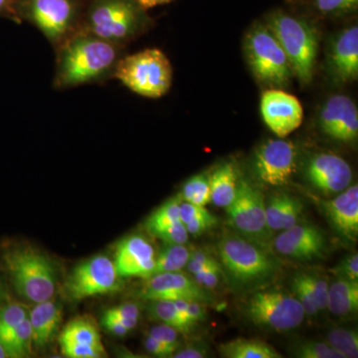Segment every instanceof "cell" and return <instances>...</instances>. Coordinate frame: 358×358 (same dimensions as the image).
<instances>
[{
  "label": "cell",
  "mask_w": 358,
  "mask_h": 358,
  "mask_svg": "<svg viewBox=\"0 0 358 358\" xmlns=\"http://www.w3.org/2000/svg\"><path fill=\"white\" fill-rule=\"evenodd\" d=\"M267 26L281 44L293 74L301 83L312 81L317 62V33L312 24L282 11L268 17Z\"/></svg>",
  "instance_id": "1"
},
{
  "label": "cell",
  "mask_w": 358,
  "mask_h": 358,
  "mask_svg": "<svg viewBox=\"0 0 358 358\" xmlns=\"http://www.w3.org/2000/svg\"><path fill=\"white\" fill-rule=\"evenodd\" d=\"M115 78L124 86L145 98L166 95L173 83V67L159 49L138 52L120 61Z\"/></svg>",
  "instance_id": "2"
},
{
  "label": "cell",
  "mask_w": 358,
  "mask_h": 358,
  "mask_svg": "<svg viewBox=\"0 0 358 358\" xmlns=\"http://www.w3.org/2000/svg\"><path fill=\"white\" fill-rule=\"evenodd\" d=\"M16 291L33 303L50 300L56 291V274L51 261L37 250L22 247L3 255Z\"/></svg>",
  "instance_id": "3"
},
{
  "label": "cell",
  "mask_w": 358,
  "mask_h": 358,
  "mask_svg": "<svg viewBox=\"0 0 358 358\" xmlns=\"http://www.w3.org/2000/svg\"><path fill=\"white\" fill-rule=\"evenodd\" d=\"M115 58L112 42L95 36L74 40L61 57L59 82L65 86L87 83L109 70Z\"/></svg>",
  "instance_id": "4"
},
{
  "label": "cell",
  "mask_w": 358,
  "mask_h": 358,
  "mask_svg": "<svg viewBox=\"0 0 358 358\" xmlns=\"http://www.w3.org/2000/svg\"><path fill=\"white\" fill-rule=\"evenodd\" d=\"M245 52L259 81L271 87H284L289 83L293 71L284 49L268 26L252 27L245 39Z\"/></svg>",
  "instance_id": "5"
},
{
  "label": "cell",
  "mask_w": 358,
  "mask_h": 358,
  "mask_svg": "<svg viewBox=\"0 0 358 358\" xmlns=\"http://www.w3.org/2000/svg\"><path fill=\"white\" fill-rule=\"evenodd\" d=\"M219 254L231 277L242 284L266 279L277 268L272 257L245 237L225 235L219 243Z\"/></svg>",
  "instance_id": "6"
},
{
  "label": "cell",
  "mask_w": 358,
  "mask_h": 358,
  "mask_svg": "<svg viewBox=\"0 0 358 358\" xmlns=\"http://www.w3.org/2000/svg\"><path fill=\"white\" fill-rule=\"evenodd\" d=\"M247 315L257 326L278 331H291L301 326L305 310L296 296L282 292H259L247 306Z\"/></svg>",
  "instance_id": "7"
},
{
  "label": "cell",
  "mask_w": 358,
  "mask_h": 358,
  "mask_svg": "<svg viewBox=\"0 0 358 358\" xmlns=\"http://www.w3.org/2000/svg\"><path fill=\"white\" fill-rule=\"evenodd\" d=\"M141 9L134 0H95L89 13L90 30L105 41L126 39L138 26Z\"/></svg>",
  "instance_id": "8"
},
{
  "label": "cell",
  "mask_w": 358,
  "mask_h": 358,
  "mask_svg": "<svg viewBox=\"0 0 358 358\" xmlns=\"http://www.w3.org/2000/svg\"><path fill=\"white\" fill-rule=\"evenodd\" d=\"M231 225L246 239L256 244H265L270 233L266 217V201L263 193L240 181L236 197L226 207Z\"/></svg>",
  "instance_id": "9"
},
{
  "label": "cell",
  "mask_w": 358,
  "mask_h": 358,
  "mask_svg": "<svg viewBox=\"0 0 358 358\" xmlns=\"http://www.w3.org/2000/svg\"><path fill=\"white\" fill-rule=\"evenodd\" d=\"M119 287V275L109 257L99 255L78 265L65 282L64 292L71 300L115 292Z\"/></svg>",
  "instance_id": "10"
},
{
  "label": "cell",
  "mask_w": 358,
  "mask_h": 358,
  "mask_svg": "<svg viewBox=\"0 0 358 358\" xmlns=\"http://www.w3.org/2000/svg\"><path fill=\"white\" fill-rule=\"evenodd\" d=\"M296 148L292 141L271 140L257 150L254 169L264 185H287L296 171Z\"/></svg>",
  "instance_id": "11"
},
{
  "label": "cell",
  "mask_w": 358,
  "mask_h": 358,
  "mask_svg": "<svg viewBox=\"0 0 358 358\" xmlns=\"http://www.w3.org/2000/svg\"><path fill=\"white\" fill-rule=\"evenodd\" d=\"M261 113L268 128L281 138L296 131L303 117V106L296 96L277 89L264 92Z\"/></svg>",
  "instance_id": "12"
},
{
  "label": "cell",
  "mask_w": 358,
  "mask_h": 358,
  "mask_svg": "<svg viewBox=\"0 0 358 358\" xmlns=\"http://www.w3.org/2000/svg\"><path fill=\"white\" fill-rule=\"evenodd\" d=\"M141 298L148 301H210V294L192 278L180 272L162 273L148 278L141 289Z\"/></svg>",
  "instance_id": "13"
},
{
  "label": "cell",
  "mask_w": 358,
  "mask_h": 358,
  "mask_svg": "<svg viewBox=\"0 0 358 358\" xmlns=\"http://www.w3.org/2000/svg\"><path fill=\"white\" fill-rule=\"evenodd\" d=\"M25 8L35 25L51 40L69 29L77 13L76 0H26Z\"/></svg>",
  "instance_id": "14"
},
{
  "label": "cell",
  "mask_w": 358,
  "mask_h": 358,
  "mask_svg": "<svg viewBox=\"0 0 358 358\" xmlns=\"http://www.w3.org/2000/svg\"><path fill=\"white\" fill-rule=\"evenodd\" d=\"M308 182L326 194L341 193L350 185L352 171L350 164L331 152L315 155L306 166Z\"/></svg>",
  "instance_id": "15"
},
{
  "label": "cell",
  "mask_w": 358,
  "mask_h": 358,
  "mask_svg": "<svg viewBox=\"0 0 358 358\" xmlns=\"http://www.w3.org/2000/svg\"><path fill=\"white\" fill-rule=\"evenodd\" d=\"M320 124L329 138L352 143L358 136V110L355 103L345 95L329 96L320 110Z\"/></svg>",
  "instance_id": "16"
},
{
  "label": "cell",
  "mask_w": 358,
  "mask_h": 358,
  "mask_svg": "<svg viewBox=\"0 0 358 358\" xmlns=\"http://www.w3.org/2000/svg\"><path fill=\"white\" fill-rule=\"evenodd\" d=\"M155 250L145 238L134 235L122 239L115 250V266L121 278L148 279L154 273Z\"/></svg>",
  "instance_id": "17"
},
{
  "label": "cell",
  "mask_w": 358,
  "mask_h": 358,
  "mask_svg": "<svg viewBox=\"0 0 358 358\" xmlns=\"http://www.w3.org/2000/svg\"><path fill=\"white\" fill-rule=\"evenodd\" d=\"M274 246L281 255L288 258L312 260L322 255L324 239L315 226L298 223L278 235Z\"/></svg>",
  "instance_id": "18"
},
{
  "label": "cell",
  "mask_w": 358,
  "mask_h": 358,
  "mask_svg": "<svg viewBox=\"0 0 358 358\" xmlns=\"http://www.w3.org/2000/svg\"><path fill=\"white\" fill-rule=\"evenodd\" d=\"M327 217L338 233L346 239L358 235V186H348L334 199L322 201Z\"/></svg>",
  "instance_id": "19"
},
{
  "label": "cell",
  "mask_w": 358,
  "mask_h": 358,
  "mask_svg": "<svg viewBox=\"0 0 358 358\" xmlns=\"http://www.w3.org/2000/svg\"><path fill=\"white\" fill-rule=\"evenodd\" d=\"M331 67L339 81H355L358 76V27L343 30L334 42Z\"/></svg>",
  "instance_id": "20"
},
{
  "label": "cell",
  "mask_w": 358,
  "mask_h": 358,
  "mask_svg": "<svg viewBox=\"0 0 358 358\" xmlns=\"http://www.w3.org/2000/svg\"><path fill=\"white\" fill-rule=\"evenodd\" d=\"M62 317L61 308L55 301L47 300L37 303L36 307L28 313L32 329V345L42 350L50 343Z\"/></svg>",
  "instance_id": "21"
},
{
  "label": "cell",
  "mask_w": 358,
  "mask_h": 358,
  "mask_svg": "<svg viewBox=\"0 0 358 358\" xmlns=\"http://www.w3.org/2000/svg\"><path fill=\"white\" fill-rule=\"evenodd\" d=\"M303 203L286 193L271 197L266 203V217L268 229L284 231L299 223L303 213Z\"/></svg>",
  "instance_id": "22"
},
{
  "label": "cell",
  "mask_w": 358,
  "mask_h": 358,
  "mask_svg": "<svg viewBox=\"0 0 358 358\" xmlns=\"http://www.w3.org/2000/svg\"><path fill=\"white\" fill-rule=\"evenodd\" d=\"M327 310L338 317H348L358 310V282L338 278L329 286Z\"/></svg>",
  "instance_id": "23"
},
{
  "label": "cell",
  "mask_w": 358,
  "mask_h": 358,
  "mask_svg": "<svg viewBox=\"0 0 358 358\" xmlns=\"http://www.w3.org/2000/svg\"><path fill=\"white\" fill-rule=\"evenodd\" d=\"M211 201L218 207L229 206L236 197L239 182L232 164H224L209 176Z\"/></svg>",
  "instance_id": "24"
},
{
  "label": "cell",
  "mask_w": 358,
  "mask_h": 358,
  "mask_svg": "<svg viewBox=\"0 0 358 358\" xmlns=\"http://www.w3.org/2000/svg\"><path fill=\"white\" fill-rule=\"evenodd\" d=\"M219 352L227 358H281L273 346L257 339L237 338L219 346Z\"/></svg>",
  "instance_id": "25"
},
{
  "label": "cell",
  "mask_w": 358,
  "mask_h": 358,
  "mask_svg": "<svg viewBox=\"0 0 358 358\" xmlns=\"http://www.w3.org/2000/svg\"><path fill=\"white\" fill-rule=\"evenodd\" d=\"M59 341L95 346L96 348L103 350L100 331L95 322L88 317H78L71 320L63 329Z\"/></svg>",
  "instance_id": "26"
},
{
  "label": "cell",
  "mask_w": 358,
  "mask_h": 358,
  "mask_svg": "<svg viewBox=\"0 0 358 358\" xmlns=\"http://www.w3.org/2000/svg\"><path fill=\"white\" fill-rule=\"evenodd\" d=\"M192 253V250L185 246V244H166L155 256L152 275L162 273L180 272L187 265Z\"/></svg>",
  "instance_id": "27"
},
{
  "label": "cell",
  "mask_w": 358,
  "mask_h": 358,
  "mask_svg": "<svg viewBox=\"0 0 358 358\" xmlns=\"http://www.w3.org/2000/svg\"><path fill=\"white\" fill-rule=\"evenodd\" d=\"M6 348L8 357H25L31 353L32 329L28 317L13 331L0 341Z\"/></svg>",
  "instance_id": "28"
},
{
  "label": "cell",
  "mask_w": 358,
  "mask_h": 358,
  "mask_svg": "<svg viewBox=\"0 0 358 358\" xmlns=\"http://www.w3.org/2000/svg\"><path fill=\"white\" fill-rule=\"evenodd\" d=\"M150 315L162 324L173 327L178 333H188L193 326L183 319L178 308L171 301H152Z\"/></svg>",
  "instance_id": "29"
},
{
  "label": "cell",
  "mask_w": 358,
  "mask_h": 358,
  "mask_svg": "<svg viewBox=\"0 0 358 358\" xmlns=\"http://www.w3.org/2000/svg\"><path fill=\"white\" fill-rule=\"evenodd\" d=\"M183 201L206 206L211 202L210 180L206 173H200L188 179L182 187Z\"/></svg>",
  "instance_id": "30"
},
{
  "label": "cell",
  "mask_w": 358,
  "mask_h": 358,
  "mask_svg": "<svg viewBox=\"0 0 358 358\" xmlns=\"http://www.w3.org/2000/svg\"><path fill=\"white\" fill-rule=\"evenodd\" d=\"M181 201H182L181 196H176L162 205L148 217V230L154 235L155 232L162 228L180 221Z\"/></svg>",
  "instance_id": "31"
},
{
  "label": "cell",
  "mask_w": 358,
  "mask_h": 358,
  "mask_svg": "<svg viewBox=\"0 0 358 358\" xmlns=\"http://www.w3.org/2000/svg\"><path fill=\"white\" fill-rule=\"evenodd\" d=\"M327 343L345 358L358 357L357 331L336 327L327 334Z\"/></svg>",
  "instance_id": "32"
},
{
  "label": "cell",
  "mask_w": 358,
  "mask_h": 358,
  "mask_svg": "<svg viewBox=\"0 0 358 358\" xmlns=\"http://www.w3.org/2000/svg\"><path fill=\"white\" fill-rule=\"evenodd\" d=\"M27 317V310L20 303H10L0 308V341Z\"/></svg>",
  "instance_id": "33"
},
{
  "label": "cell",
  "mask_w": 358,
  "mask_h": 358,
  "mask_svg": "<svg viewBox=\"0 0 358 358\" xmlns=\"http://www.w3.org/2000/svg\"><path fill=\"white\" fill-rule=\"evenodd\" d=\"M292 285H293L296 298L300 301L306 315H310V317L317 315L320 312L319 307H317V301L315 300L312 289L306 279L305 274L296 275Z\"/></svg>",
  "instance_id": "34"
},
{
  "label": "cell",
  "mask_w": 358,
  "mask_h": 358,
  "mask_svg": "<svg viewBox=\"0 0 358 358\" xmlns=\"http://www.w3.org/2000/svg\"><path fill=\"white\" fill-rule=\"evenodd\" d=\"M294 357L299 358H345L327 343L305 341L294 348Z\"/></svg>",
  "instance_id": "35"
},
{
  "label": "cell",
  "mask_w": 358,
  "mask_h": 358,
  "mask_svg": "<svg viewBox=\"0 0 358 358\" xmlns=\"http://www.w3.org/2000/svg\"><path fill=\"white\" fill-rule=\"evenodd\" d=\"M166 244L185 245L187 243L189 233L181 221L171 224L155 233Z\"/></svg>",
  "instance_id": "36"
},
{
  "label": "cell",
  "mask_w": 358,
  "mask_h": 358,
  "mask_svg": "<svg viewBox=\"0 0 358 358\" xmlns=\"http://www.w3.org/2000/svg\"><path fill=\"white\" fill-rule=\"evenodd\" d=\"M61 350L65 357L71 358H99L105 357L106 352L95 346L60 341Z\"/></svg>",
  "instance_id": "37"
},
{
  "label": "cell",
  "mask_w": 358,
  "mask_h": 358,
  "mask_svg": "<svg viewBox=\"0 0 358 358\" xmlns=\"http://www.w3.org/2000/svg\"><path fill=\"white\" fill-rule=\"evenodd\" d=\"M315 6L320 13L341 14L355 10L358 0H315Z\"/></svg>",
  "instance_id": "38"
},
{
  "label": "cell",
  "mask_w": 358,
  "mask_h": 358,
  "mask_svg": "<svg viewBox=\"0 0 358 358\" xmlns=\"http://www.w3.org/2000/svg\"><path fill=\"white\" fill-rule=\"evenodd\" d=\"M150 336H154L166 346L173 355L179 348L178 331L167 324H160L150 329ZM173 357V355H171Z\"/></svg>",
  "instance_id": "39"
},
{
  "label": "cell",
  "mask_w": 358,
  "mask_h": 358,
  "mask_svg": "<svg viewBox=\"0 0 358 358\" xmlns=\"http://www.w3.org/2000/svg\"><path fill=\"white\" fill-rule=\"evenodd\" d=\"M305 275L310 289H312L320 312V310H327L329 286L327 280L315 275L305 274Z\"/></svg>",
  "instance_id": "40"
},
{
  "label": "cell",
  "mask_w": 358,
  "mask_h": 358,
  "mask_svg": "<svg viewBox=\"0 0 358 358\" xmlns=\"http://www.w3.org/2000/svg\"><path fill=\"white\" fill-rule=\"evenodd\" d=\"M338 278L357 281L358 279V255L357 253L345 257L331 270Z\"/></svg>",
  "instance_id": "41"
},
{
  "label": "cell",
  "mask_w": 358,
  "mask_h": 358,
  "mask_svg": "<svg viewBox=\"0 0 358 358\" xmlns=\"http://www.w3.org/2000/svg\"><path fill=\"white\" fill-rule=\"evenodd\" d=\"M194 281L204 289H214L218 286L221 277V268L216 262L196 274L192 275Z\"/></svg>",
  "instance_id": "42"
},
{
  "label": "cell",
  "mask_w": 358,
  "mask_h": 358,
  "mask_svg": "<svg viewBox=\"0 0 358 358\" xmlns=\"http://www.w3.org/2000/svg\"><path fill=\"white\" fill-rule=\"evenodd\" d=\"M217 222V218L215 216L212 215L210 212H205L204 214L197 216L194 219H192L190 222L185 224L186 229H187L189 235L193 236H199L205 231L210 229Z\"/></svg>",
  "instance_id": "43"
},
{
  "label": "cell",
  "mask_w": 358,
  "mask_h": 358,
  "mask_svg": "<svg viewBox=\"0 0 358 358\" xmlns=\"http://www.w3.org/2000/svg\"><path fill=\"white\" fill-rule=\"evenodd\" d=\"M217 261L212 258L209 254L204 251H195L190 255L189 261L187 263V268L192 275L196 274L200 271L204 270L210 267V266L215 264Z\"/></svg>",
  "instance_id": "44"
},
{
  "label": "cell",
  "mask_w": 358,
  "mask_h": 358,
  "mask_svg": "<svg viewBox=\"0 0 358 358\" xmlns=\"http://www.w3.org/2000/svg\"><path fill=\"white\" fill-rule=\"evenodd\" d=\"M205 206H200V205L190 203V202L181 201L180 203V221L183 224H187L197 217V216L204 214L207 212Z\"/></svg>",
  "instance_id": "45"
},
{
  "label": "cell",
  "mask_w": 358,
  "mask_h": 358,
  "mask_svg": "<svg viewBox=\"0 0 358 358\" xmlns=\"http://www.w3.org/2000/svg\"><path fill=\"white\" fill-rule=\"evenodd\" d=\"M107 313L115 317H126V319L138 320L140 317V308L134 303H124L119 307L110 308Z\"/></svg>",
  "instance_id": "46"
},
{
  "label": "cell",
  "mask_w": 358,
  "mask_h": 358,
  "mask_svg": "<svg viewBox=\"0 0 358 358\" xmlns=\"http://www.w3.org/2000/svg\"><path fill=\"white\" fill-rule=\"evenodd\" d=\"M145 346L148 352L159 357H169L173 355V352L166 348V345H162L159 341L155 338L154 336L148 334L145 341Z\"/></svg>",
  "instance_id": "47"
},
{
  "label": "cell",
  "mask_w": 358,
  "mask_h": 358,
  "mask_svg": "<svg viewBox=\"0 0 358 358\" xmlns=\"http://www.w3.org/2000/svg\"><path fill=\"white\" fill-rule=\"evenodd\" d=\"M206 315V310L203 303L195 301H188L187 308H186V317L192 324H195L204 319Z\"/></svg>",
  "instance_id": "48"
},
{
  "label": "cell",
  "mask_w": 358,
  "mask_h": 358,
  "mask_svg": "<svg viewBox=\"0 0 358 358\" xmlns=\"http://www.w3.org/2000/svg\"><path fill=\"white\" fill-rule=\"evenodd\" d=\"M103 322L108 331L117 336H126L127 334L131 331L128 327L122 324L121 320L113 317V315H109L108 313H106L105 315H103Z\"/></svg>",
  "instance_id": "49"
},
{
  "label": "cell",
  "mask_w": 358,
  "mask_h": 358,
  "mask_svg": "<svg viewBox=\"0 0 358 358\" xmlns=\"http://www.w3.org/2000/svg\"><path fill=\"white\" fill-rule=\"evenodd\" d=\"M206 357V352L199 348H188L182 350H176L173 357L176 358H202Z\"/></svg>",
  "instance_id": "50"
},
{
  "label": "cell",
  "mask_w": 358,
  "mask_h": 358,
  "mask_svg": "<svg viewBox=\"0 0 358 358\" xmlns=\"http://www.w3.org/2000/svg\"><path fill=\"white\" fill-rule=\"evenodd\" d=\"M143 9H150L154 7L171 3L173 0H134Z\"/></svg>",
  "instance_id": "51"
},
{
  "label": "cell",
  "mask_w": 358,
  "mask_h": 358,
  "mask_svg": "<svg viewBox=\"0 0 358 358\" xmlns=\"http://www.w3.org/2000/svg\"><path fill=\"white\" fill-rule=\"evenodd\" d=\"M8 357V355H7L6 348H3V345L0 343V358H6Z\"/></svg>",
  "instance_id": "52"
},
{
  "label": "cell",
  "mask_w": 358,
  "mask_h": 358,
  "mask_svg": "<svg viewBox=\"0 0 358 358\" xmlns=\"http://www.w3.org/2000/svg\"><path fill=\"white\" fill-rule=\"evenodd\" d=\"M7 0H0V9L3 8V6H6Z\"/></svg>",
  "instance_id": "53"
}]
</instances>
